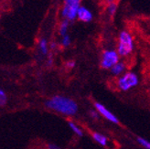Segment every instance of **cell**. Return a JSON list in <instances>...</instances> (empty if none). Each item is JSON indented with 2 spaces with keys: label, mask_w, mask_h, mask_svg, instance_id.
<instances>
[{
  "label": "cell",
  "mask_w": 150,
  "mask_h": 149,
  "mask_svg": "<svg viewBox=\"0 0 150 149\" xmlns=\"http://www.w3.org/2000/svg\"><path fill=\"white\" fill-rule=\"evenodd\" d=\"M45 106L48 109L54 111L58 114L66 116L76 115L79 106L74 100L63 95H54L45 102Z\"/></svg>",
  "instance_id": "6da1fadb"
},
{
  "label": "cell",
  "mask_w": 150,
  "mask_h": 149,
  "mask_svg": "<svg viewBox=\"0 0 150 149\" xmlns=\"http://www.w3.org/2000/svg\"><path fill=\"white\" fill-rule=\"evenodd\" d=\"M134 49V44L132 35L128 32L123 30L120 32L118 36V41H117V47L116 50L120 57L125 58L132 54Z\"/></svg>",
  "instance_id": "7a4b0ae2"
},
{
  "label": "cell",
  "mask_w": 150,
  "mask_h": 149,
  "mask_svg": "<svg viewBox=\"0 0 150 149\" xmlns=\"http://www.w3.org/2000/svg\"><path fill=\"white\" fill-rule=\"evenodd\" d=\"M139 83V78L137 73L133 71H126L122 76L118 77L116 81V87L121 92H129L136 88Z\"/></svg>",
  "instance_id": "3957f363"
},
{
  "label": "cell",
  "mask_w": 150,
  "mask_h": 149,
  "mask_svg": "<svg viewBox=\"0 0 150 149\" xmlns=\"http://www.w3.org/2000/svg\"><path fill=\"white\" fill-rule=\"evenodd\" d=\"M81 6V0H64L62 17L69 22L73 21L77 18L78 10Z\"/></svg>",
  "instance_id": "277c9868"
},
{
  "label": "cell",
  "mask_w": 150,
  "mask_h": 149,
  "mask_svg": "<svg viewBox=\"0 0 150 149\" xmlns=\"http://www.w3.org/2000/svg\"><path fill=\"white\" fill-rule=\"evenodd\" d=\"M119 61L120 55L116 49H105L102 53L100 65L104 70H111Z\"/></svg>",
  "instance_id": "5b68a950"
},
{
  "label": "cell",
  "mask_w": 150,
  "mask_h": 149,
  "mask_svg": "<svg viewBox=\"0 0 150 149\" xmlns=\"http://www.w3.org/2000/svg\"><path fill=\"white\" fill-rule=\"evenodd\" d=\"M93 105H94L95 110L98 112L99 114L101 116H103L104 119H106L107 121H109V122H111L112 124H119V120H118V118L116 117V115H115L114 114H112V112L104 106L103 103L95 102L93 103Z\"/></svg>",
  "instance_id": "8992f818"
},
{
  "label": "cell",
  "mask_w": 150,
  "mask_h": 149,
  "mask_svg": "<svg viewBox=\"0 0 150 149\" xmlns=\"http://www.w3.org/2000/svg\"><path fill=\"white\" fill-rule=\"evenodd\" d=\"M77 18L82 22H90L93 19V13L90 11L87 7L85 6H81L79 10H78V14H77Z\"/></svg>",
  "instance_id": "52a82bcc"
},
{
  "label": "cell",
  "mask_w": 150,
  "mask_h": 149,
  "mask_svg": "<svg viewBox=\"0 0 150 149\" xmlns=\"http://www.w3.org/2000/svg\"><path fill=\"white\" fill-rule=\"evenodd\" d=\"M126 70V65L124 61H120L118 63H116L112 68L110 70L111 71V74L112 76H115V77H120L122 76L124 73H125Z\"/></svg>",
  "instance_id": "ba28073f"
},
{
  "label": "cell",
  "mask_w": 150,
  "mask_h": 149,
  "mask_svg": "<svg viewBox=\"0 0 150 149\" xmlns=\"http://www.w3.org/2000/svg\"><path fill=\"white\" fill-rule=\"evenodd\" d=\"M92 136H93V139L95 141V142L97 144H99L100 145H102V146H107L108 145V139L105 136H103V133L94 132V133H93Z\"/></svg>",
  "instance_id": "9c48e42d"
},
{
  "label": "cell",
  "mask_w": 150,
  "mask_h": 149,
  "mask_svg": "<svg viewBox=\"0 0 150 149\" xmlns=\"http://www.w3.org/2000/svg\"><path fill=\"white\" fill-rule=\"evenodd\" d=\"M49 43H48V40L46 39H40V41H39V49H40V52L42 56H46L49 52Z\"/></svg>",
  "instance_id": "30bf717a"
},
{
  "label": "cell",
  "mask_w": 150,
  "mask_h": 149,
  "mask_svg": "<svg viewBox=\"0 0 150 149\" xmlns=\"http://www.w3.org/2000/svg\"><path fill=\"white\" fill-rule=\"evenodd\" d=\"M69 23L70 22L66 19H63L61 23H59V34L61 35L62 37H64L68 32V28H69Z\"/></svg>",
  "instance_id": "8fae6325"
},
{
  "label": "cell",
  "mask_w": 150,
  "mask_h": 149,
  "mask_svg": "<svg viewBox=\"0 0 150 149\" xmlns=\"http://www.w3.org/2000/svg\"><path fill=\"white\" fill-rule=\"evenodd\" d=\"M68 125H69V127L71 128V130L74 133V135H76L79 137H81L82 136H83V132H82V130L80 128V126L75 124L74 122L69 121Z\"/></svg>",
  "instance_id": "7c38bea8"
},
{
  "label": "cell",
  "mask_w": 150,
  "mask_h": 149,
  "mask_svg": "<svg viewBox=\"0 0 150 149\" xmlns=\"http://www.w3.org/2000/svg\"><path fill=\"white\" fill-rule=\"evenodd\" d=\"M137 143L140 145H142L144 148H146V149H150V142L148 140H146V139H145V138H143V137H137Z\"/></svg>",
  "instance_id": "4fadbf2b"
},
{
  "label": "cell",
  "mask_w": 150,
  "mask_h": 149,
  "mask_svg": "<svg viewBox=\"0 0 150 149\" xmlns=\"http://www.w3.org/2000/svg\"><path fill=\"white\" fill-rule=\"evenodd\" d=\"M107 13L110 15V16H114L115 14L116 10H117V5L115 3H111V4H108L107 6Z\"/></svg>",
  "instance_id": "5bb4252c"
},
{
  "label": "cell",
  "mask_w": 150,
  "mask_h": 149,
  "mask_svg": "<svg viewBox=\"0 0 150 149\" xmlns=\"http://www.w3.org/2000/svg\"><path fill=\"white\" fill-rule=\"evenodd\" d=\"M71 37L69 35H66L64 37H62V40H61V44L62 46L64 48H67L71 45Z\"/></svg>",
  "instance_id": "9a60e30c"
},
{
  "label": "cell",
  "mask_w": 150,
  "mask_h": 149,
  "mask_svg": "<svg viewBox=\"0 0 150 149\" xmlns=\"http://www.w3.org/2000/svg\"><path fill=\"white\" fill-rule=\"evenodd\" d=\"M6 102H7V95L3 89H1L0 90V105L5 106Z\"/></svg>",
  "instance_id": "2e32d148"
},
{
  "label": "cell",
  "mask_w": 150,
  "mask_h": 149,
  "mask_svg": "<svg viewBox=\"0 0 150 149\" xmlns=\"http://www.w3.org/2000/svg\"><path fill=\"white\" fill-rule=\"evenodd\" d=\"M90 116L92 117V119H93V120H96V119H98L100 114L99 113L97 112L96 110H93V111H91L90 112Z\"/></svg>",
  "instance_id": "e0dca14e"
},
{
  "label": "cell",
  "mask_w": 150,
  "mask_h": 149,
  "mask_svg": "<svg viewBox=\"0 0 150 149\" xmlns=\"http://www.w3.org/2000/svg\"><path fill=\"white\" fill-rule=\"evenodd\" d=\"M66 66H67V68H68V69H73L74 67H75V61H67Z\"/></svg>",
  "instance_id": "ac0fdd59"
},
{
  "label": "cell",
  "mask_w": 150,
  "mask_h": 149,
  "mask_svg": "<svg viewBox=\"0 0 150 149\" xmlns=\"http://www.w3.org/2000/svg\"><path fill=\"white\" fill-rule=\"evenodd\" d=\"M48 149H62V148L59 147V145H58L56 144L50 143V144H48Z\"/></svg>",
  "instance_id": "d6986e66"
},
{
  "label": "cell",
  "mask_w": 150,
  "mask_h": 149,
  "mask_svg": "<svg viewBox=\"0 0 150 149\" xmlns=\"http://www.w3.org/2000/svg\"><path fill=\"white\" fill-rule=\"evenodd\" d=\"M103 2H105L107 4H111V3H115V0H103Z\"/></svg>",
  "instance_id": "ffe728a7"
},
{
  "label": "cell",
  "mask_w": 150,
  "mask_h": 149,
  "mask_svg": "<svg viewBox=\"0 0 150 149\" xmlns=\"http://www.w3.org/2000/svg\"><path fill=\"white\" fill-rule=\"evenodd\" d=\"M56 46H57V44H56V43H51L50 45V48L53 49H55V48H56Z\"/></svg>",
  "instance_id": "44dd1931"
}]
</instances>
